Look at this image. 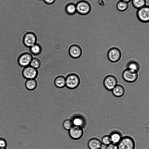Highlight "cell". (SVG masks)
Masks as SVG:
<instances>
[{
    "mask_svg": "<svg viewBox=\"0 0 149 149\" xmlns=\"http://www.w3.org/2000/svg\"><path fill=\"white\" fill-rule=\"evenodd\" d=\"M65 78V86L68 89H75L79 86L80 84V78L79 75L76 73H70Z\"/></svg>",
    "mask_w": 149,
    "mask_h": 149,
    "instance_id": "cell-1",
    "label": "cell"
},
{
    "mask_svg": "<svg viewBox=\"0 0 149 149\" xmlns=\"http://www.w3.org/2000/svg\"><path fill=\"white\" fill-rule=\"evenodd\" d=\"M117 145L118 149H135V148L134 139L129 136L122 137Z\"/></svg>",
    "mask_w": 149,
    "mask_h": 149,
    "instance_id": "cell-2",
    "label": "cell"
},
{
    "mask_svg": "<svg viewBox=\"0 0 149 149\" xmlns=\"http://www.w3.org/2000/svg\"><path fill=\"white\" fill-rule=\"evenodd\" d=\"M77 12L82 15H86L89 13L91 9V6L90 3L85 0L79 1L76 4Z\"/></svg>",
    "mask_w": 149,
    "mask_h": 149,
    "instance_id": "cell-3",
    "label": "cell"
},
{
    "mask_svg": "<svg viewBox=\"0 0 149 149\" xmlns=\"http://www.w3.org/2000/svg\"><path fill=\"white\" fill-rule=\"evenodd\" d=\"M33 58L32 54L28 52H24L18 56L17 62L18 65L22 67H25L30 65Z\"/></svg>",
    "mask_w": 149,
    "mask_h": 149,
    "instance_id": "cell-4",
    "label": "cell"
},
{
    "mask_svg": "<svg viewBox=\"0 0 149 149\" xmlns=\"http://www.w3.org/2000/svg\"><path fill=\"white\" fill-rule=\"evenodd\" d=\"M37 40L36 35L32 31H29L26 33L23 38V42L24 45L29 48L36 43Z\"/></svg>",
    "mask_w": 149,
    "mask_h": 149,
    "instance_id": "cell-5",
    "label": "cell"
},
{
    "mask_svg": "<svg viewBox=\"0 0 149 149\" xmlns=\"http://www.w3.org/2000/svg\"><path fill=\"white\" fill-rule=\"evenodd\" d=\"M122 76L123 79L126 82L129 83L134 82L138 78V72L127 68L123 72Z\"/></svg>",
    "mask_w": 149,
    "mask_h": 149,
    "instance_id": "cell-6",
    "label": "cell"
},
{
    "mask_svg": "<svg viewBox=\"0 0 149 149\" xmlns=\"http://www.w3.org/2000/svg\"><path fill=\"white\" fill-rule=\"evenodd\" d=\"M121 52L120 49L116 47H113L108 50L107 56L111 62L115 63L118 61L121 56Z\"/></svg>",
    "mask_w": 149,
    "mask_h": 149,
    "instance_id": "cell-7",
    "label": "cell"
},
{
    "mask_svg": "<svg viewBox=\"0 0 149 149\" xmlns=\"http://www.w3.org/2000/svg\"><path fill=\"white\" fill-rule=\"evenodd\" d=\"M22 74L23 77L27 79H35L38 76V71L37 69L29 65L24 68Z\"/></svg>",
    "mask_w": 149,
    "mask_h": 149,
    "instance_id": "cell-8",
    "label": "cell"
},
{
    "mask_svg": "<svg viewBox=\"0 0 149 149\" xmlns=\"http://www.w3.org/2000/svg\"><path fill=\"white\" fill-rule=\"evenodd\" d=\"M118 80L116 77L112 74L107 75L103 80V84L105 88L108 91H111L117 85Z\"/></svg>",
    "mask_w": 149,
    "mask_h": 149,
    "instance_id": "cell-9",
    "label": "cell"
},
{
    "mask_svg": "<svg viewBox=\"0 0 149 149\" xmlns=\"http://www.w3.org/2000/svg\"><path fill=\"white\" fill-rule=\"evenodd\" d=\"M138 19L143 23H147L149 20V8L148 6H145L139 8L136 12Z\"/></svg>",
    "mask_w": 149,
    "mask_h": 149,
    "instance_id": "cell-10",
    "label": "cell"
},
{
    "mask_svg": "<svg viewBox=\"0 0 149 149\" xmlns=\"http://www.w3.org/2000/svg\"><path fill=\"white\" fill-rule=\"evenodd\" d=\"M68 133L69 136L72 139L78 140L82 137L84 131L82 127L73 125L68 130Z\"/></svg>",
    "mask_w": 149,
    "mask_h": 149,
    "instance_id": "cell-11",
    "label": "cell"
},
{
    "mask_svg": "<svg viewBox=\"0 0 149 149\" xmlns=\"http://www.w3.org/2000/svg\"><path fill=\"white\" fill-rule=\"evenodd\" d=\"M68 52L71 57L74 58H77L81 56L82 50L79 45L76 44H74L70 46Z\"/></svg>",
    "mask_w": 149,
    "mask_h": 149,
    "instance_id": "cell-12",
    "label": "cell"
},
{
    "mask_svg": "<svg viewBox=\"0 0 149 149\" xmlns=\"http://www.w3.org/2000/svg\"><path fill=\"white\" fill-rule=\"evenodd\" d=\"M102 144L99 139L96 137H93L88 140L87 146L89 149H100L101 148Z\"/></svg>",
    "mask_w": 149,
    "mask_h": 149,
    "instance_id": "cell-13",
    "label": "cell"
},
{
    "mask_svg": "<svg viewBox=\"0 0 149 149\" xmlns=\"http://www.w3.org/2000/svg\"><path fill=\"white\" fill-rule=\"evenodd\" d=\"M73 125L80 127L83 128L86 124L85 118L81 114H77L73 117L72 119Z\"/></svg>",
    "mask_w": 149,
    "mask_h": 149,
    "instance_id": "cell-14",
    "label": "cell"
},
{
    "mask_svg": "<svg viewBox=\"0 0 149 149\" xmlns=\"http://www.w3.org/2000/svg\"><path fill=\"white\" fill-rule=\"evenodd\" d=\"M113 95L115 97H119L123 96L125 92L124 86L121 84H117L111 91Z\"/></svg>",
    "mask_w": 149,
    "mask_h": 149,
    "instance_id": "cell-15",
    "label": "cell"
},
{
    "mask_svg": "<svg viewBox=\"0 0 149 149\" xmlns=\"http://www.w3.org/2000/svg\"><path fill=\"white\" fill-rule=\"evenodd\" d=\"M111 143L117 144L122 137L121 133L119 131H114L109 135Z\"/></svg>",
    "mask_w": 149,
    "mask_h": 149,
    "instance_id": "cell-16",
    "label": "cell"
},
{
    "mask_svg": "<svg viewBox=\"0 0 149 149\" xmlns=\"http://www.w3.org/2000/svg\"><path fill=\"white\" fill-rule=\"evenodd\" d=\"M54 84L58 88H62L65 86L66 78L62 75L56 77L54 80Z\"/></svg>",
    "mask_w": 149,
    "mask_h": 149,
    "instance_id": "cell-17",
    "label": "cell"
},
{
    "mask_svg": "<svg viewBox=\"0 0 149 149\" xmlns=\"http://www.w3.org/2000/svg\"><path fill=\"white\" fill-rule=\"evenodd\" d=\"M38 85V82L35 79H28L25 83L26 88L29 91H33L35 89Z\"/></svg>",
    "mask_w": 149,
    "mask_h": 149,
    "instance_id": "cell-18",
    "label": "cell"
},
{
    "mask_svg": "<svg viewBox=\"0 0 149 149\" xmlns=\"http://www.w3.org/2000/svg\"><path fill=\"white\" fill-rule=\"evenodd\" d=\"M29 50L31 54L36 56L41 53L42 47L40 44L36 43L29 48Z\"/></svg>",
    "mask_w": 149,
    "mask_h": 149,
    "instance_id": "cell-19",
    "label": "cell"
},
{
    "mask_svg": "<svg viewBox=\"0 0 149 149\" xmlns=\"http://www.w3.org/2000/svg\"><path fill=\"white\" fill-rule=\"evenodd\" d=\"M65 9L66 13L69 15H74L77 12L76 4L73 3H68L65 6Z\"/></svg>",
    "mask_w": 149,
    "mask_h": 149,
    "instance_id": "cell-20",
    "label": "cell"
},
{
    "mask_svg": "<svg viewBox=\"0 0 149 149\" xmlns=\"http://www.w3.org/2000/svg\"><path fill=\"white\" fill-rule=\"evenodd\" d=\"M128 6V3L120 0L117 3L116 7L117 9L120 11H123L127 8Z\"/></svg>",
    "mask_w": 149,
    "mask_h": 149,
    "instance_id": "cell-21",
    "label": "cell"
},
{
    "mask_svg": "<svg viewBox=\"0 0 149 149\" xmlns=\"http://www.w3.org/2000/svg\"><path fill=\"white\" fill-rule=\"evenodd\" d=\"M127 68L137 72L139 69V64L134 61H130L127 65Z\"/></svg>",
    "mask_w": 149,
    "mask_h": 149,
    "instance_id": "cell-22",
    "label": "cell"
},
{
    "mask_svg": "<svg viewBox=\"0 0 149 149\" xmlns=\"http://www.w3.org/2000/svg\"><path fill=\"white\" fill-rule=\"evenodd\" d=\"M132 3L134 7L139 9L146 6V0H132Z\"/></svg>",
    "mask_w": 149,
    "mask_h": 149,
    "instance_id": "cell-23",
    "label": "cell"
},
{
    "mask_svg": "<svg viewBox=\"0 0 149 149\" xmlns=\"http://www.w3.org/2000/svg\"><path fill=\"white\" fill-rule=\"evenodd\" d=\"M73 126L72 122L71 119H66L63 123V127L66 130L68 131Z\"/></svg>",
    "mask_w": 149,
    "mask_h": 149,
    "instance_id": "cell-24",
    "label": "cell"
},
{
    "mask_svg": "<svg viewBox=\"0 0 149 149\" xmlns=\"http://www.w3.org/2000/svg\"><path fill=\"white\" fill-rule=\"evenodd\" d=\"M41 61L38 58L35 57L33 58L30 63V65L33 67L37 69L40 66Z\"/></svg>",
    "mask_w": 149,
    "mask_h": 149,
    "instance_id": "cell-25",
    "label": "cell"
},
{
    "mask_svg": "<svg viewBox=\"0 0 149 149\" xmlns=\"http://www.w3.org/2000/svg\"><path fill=\"white\" fill-rule=\"evenodd\" d=\"M101 141L102 144L107 146L111 143L109 135H107L103 136L102 138Z\"/></svg>",
    "mask_w": 149,
    "mask_h": 149,
    "instance_id": "cell-26",
    "label": "cell"
},
{
    "mask_svg": "<svg viewBox=\"0 0 149 149\" xmlns=\"http://www.w3.org/2000/svg\"><path fill=\"white\" fill-rule=\"evenodd\" d=\"M7 146V142L4 139L0 138V148H6Z\"/></svg>",
    "mask_w": 149,
    "mask_h": 149,
    "instance_id": "cell-27",
    "label": "cell"
},
{
    "mask_svg": "<svg viewBox=\"0 0 149 149\" xmlns=\"http://www.w3.org/2000/svg\"><path fill=\"white\" fill-rule=\"evenodd\" d=\"M106 149H118L117 144L112 143L107 146Z\"/></svg>",
    "mask_w": 149,
    "mask_h": 149,
    "instance_id": "cell-28",
    "label": "cell"
},
{
    "mask_svg": "<svg viewBox=\"0 0 149 149\" xmlns=\"http://www.w3.org/2000/svg\"><path fill=\"white\" fill-rule=\"evenodd\" d=\"M44 2L47 4H51L53 3L56 0H43Z\"/></svg>",
    "mask_w": 149,
    "mask_h": 149,
    "instance_id": "cell-29",
    "label": "cell"
},
{
    "mask_svg": "<svg viewBox=\"0 0 149 149\" xmlns=\"http://www.w3.org/2000/svg\"><path fill=\"white\" fill-rule=\"evenodd\" d=\"M120 0L122 1H125V2L128 3V2H130L131 0Z\"/></svg>",
    "mask_w": 149,
    "mask_h": 149,
    "instance_id": "cell-30",
    "label": "cell"
},
{
    "mask_svg": "<svg viewBox=\"0 0 149 149\" xmlns=\"http://www.w3.org/2000/svg\"><path fill=\"white\" fill-rule=\"evenodd\" d=\"M0 149H7L6 148H0Z\"/></svg>",
    "mask_w": 149,
    "mask_h": 149,
    "instance_id": "cell-31",
    "label": "cell"
},
{
    "mask_svg": "<svg viewBox=\"0 0 149 149\" xmlns=\"http://www.w3.org/2000/svg\"><path fill=\"white\" fill-rule=\"evenodd\" d=\"M100 149H102L100 148Z\"/></svg>",
    "mask_w": 149,
    "mask_h": 149,
    "instance_id": "cell-32",
    "label": "cell"
}]
</instances>
